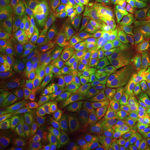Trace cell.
<instances>
[{"label": "cell", "mask_w": 150, "mask_h": 150, "mask_svg": "<svg viewBox=\"0 0 150 150\" xmlns=\"http://www.w3.org/2000/svg\"><path fill=\"white\" fill-rule=\"evenodd\" d=\"M37 47L1 66V93L35 103L38 97Z\"/></svg>", "instance_id": "cell-1"}, {"label": "cell", "mask_w": 150, "mask_h": 150, "mask_svg": "<svg viewBox=\"0 0 150 150\" xmlns=\"http://www.w3.org/2000/svg\"><path fill=\"white\" fill-rule=\"evenodd\" d=\"M39 37L41 28L30 13L10 21L0 22L1 66L37 47Z\"/></svg>", "instance_id": "cell-2"}, {"label": "cell", "mask_w": 150, "mask_h": 150, "mask_svg": "<svg viewBox=\"0 0 150 150\" xmlns=\"http://www.w3.org/2000/svg\"><path fill=\"white\" fill-rule=\"evenodd\" d=\"M144 44L129 41L121 43H102L101 48L112 73L120 80L133 81L144 54Z\"/></svg>", "instance_id": "cell-3"}, {"label": "cell", "mask_w": 150, "mask_h": 150, "mask_svg": "<svg viewBox=\"0 0 150 150\" xmlns=\"http://www.w3.org/2000/svg\"><path fill=\"white\" fill-rule=\"evenodd\" d=\"M42 43L54 48L68 49L78 43L76 24L67 0H62L58 8L41 27Z\"/></svg>", "instance_id": "cell-4"}, {"label": "cell", "mask_w": 150, "mask_h": 150, "mask_svg": "<svg viewBox=\"0 0 150 150\" xmlns=\"http://www.w3.org/2000/svg\"><path fill=\"white\" fill-rule=\"evenodd\" d=\"M68 50L44 43L38 45V97L43 98L59 88Z\"/></svg>", "instance_id": "cell-5"}, {"label": "cell", "mask_w": 150, "mask_h": 150, "mask_svg": "<svg viewBox=\"0 0 150 150\" xmlns=\"http://www.w3.org/2000/svg\"><path fill=\"white\" fill-rule=\"evenodd\" d=\"M114 12L122 18L132 41L150 42V15L143 0H118Z\"/></svg>", "instance_id": "cell-6"}, {"label": "cell", "mask_w": 150, "mask_h": 150, "mask_svg": "<svg viewBox=\"0 0 150 150\" xmlns=\"http://www.w3.org/2000/svg\"><path fill=\"white\" fill-rule=\"evenodd\" d=\"M141 100H134L125 95L122 98L109 127L114 138L121 139L137 134L149 123L143 112Z\"/></svg>", "instance_id": "cell-7"}, {"label": "cell", "mask_w": 150, "mask_h": 150, "mask_svg": "<svg viewBox=\"0 0 150 150\" xmlns=\"http://www.w3.org/2000/svg\"><path fill=\"white\" fill-rule=\"evenodd\" d=\"M28 119L40 150H72L69 134L60 130L46 115L33 111Z\"/></svg>", "instance_id": "cell-8"}, {"label": "cell", "mask_w": 150, "mask_h": 150, "mask_svg": "<svg viewBox=\"0 0 150 150\" xmlns=\"http://www.w3.org/2000/svg\"><path fill=\"white\" fill-rule=\"evenodd\" d=\"M117 98L114 88L108 80L104 83L100 100L91 114L88 125L100 134L106 135L117 109Z\"/></svg>", "instance_id": "cell-9"}, {"label": "cell", "mask_w": 150, "mask_h": 150, "mask_svg": "<svg viewBox=\"0 0 150 150\" xmlns=\"http://www.w3.org/2000/svg\"><path fill=\"white\" fill-rule=\"evenodd\" d=\"M47 117L60 130L69 134L84 128L88 123L83 108L75 101L74 97Z\"/></svg>", "instance_id": "cell-10"}, {"label": "cell", "mask_w": 150, "mask_h": 150, "mask_svg": "<svg viewBox=\"0 0 150 150\" xmlns=\"http://www.w3.org/2000/svg\"><path fill=\"white\" fill-rule=\"evenodd\" d=\"M74 2L81 15L101 34L113 13L116 3L106 0H74Z\"/></svg>", "instance_id": "cell-11"}, {"label": "cell", "mask_w": 150, "mask_h": 150, "mask_svg": "<svg viewBox=\"0 0 150 150\" xmlns=\"http://www.w3.org/2000/svg\"><path fill=\"white\" fill-rule=\"evenodd\" d=\"M92 79L90 67V53L83 48V54L74 77V88L73 97L81 107L84 105L88 98V91Z\"/></svg>", "instance_id": "cell-12"}, {"label": "cell", "mask_w": 150, "mask_h": 150, "mask_svg": "<svg viewBox=\"0 0 150 150\" xmlns=\"http://www.w3.org/2000/svg\"><path fill=\"white\" fill-rule=\"evenodd\" d=\"M69 136L72 150H76L79 148L100 150L106 145L109 144L112 140V137L98 133L88 124L74 133H71Z\"/></svg>", "instance_id": "cell-13"}, {"label": "cell", "mask_w": 150, "mask_h": 150, "mask_svg": "<svg viewBox=\"0 0 150 150\" xmlns=\"http://www.w3.org/2000/svg\"><path fill=\"white\" fill-rule=\"evenodd\" d=\"M28 118H1L0 119V142L1 147L13 149L22 136L30 129Z\"/></svg>", "instance_id": "cell-14"}, {"label": "cell", "mask_w": 150, "mask_h": 150, "mask_svg": "<svg viewBox=\"0 0 150 150\" xmlns=\"http://www.w3.org/2000/svg\"><path fill=\"white\" fill-rule=\"evenodd\" d=\"M34 103L24 100L8 93L0 94V117L1 118H28L33 112Z\"/></svg>", "instance_id": "cell-15"}, {"label": "cell", "mask_w": 150, "mask_h": 150, "mask_svg": "<svg viewBox=\"0 0 150 150\" xmlns=\"http://www.w3.org/2000/svg\"><path fill=\"white\" fill-rule=\"evenodd\" d=\"M69 4L76 24V34L79 40L84 43L88 48L102 45V37L100 33L90 25L81 15L75 4L74 0H67Z\"/></svg>", "instance_id": "cell-16"}, {"label": "cell", "mask_w": 150, "mask_h": 150, "mask_svg": "<svg viewBox=\"0 0 150 150\" xmlns=\"http://www.w3.org/2000/svg\"><path fill=\"white\" fill-rule=\"evenodd\" d=\"M150 82V42L145 47L144 54L132 81V85L125 96L134 100L142 99L145 88Z\"/></svg>", "instance_id": "cell-17"}, {"label": "cell", "mask_w": 150, "mask_h": 150, "mask_svg": "<svg viewBox=\"0 0 150 150\" xmlns=\"http://www.w3.org/2000/svg\"><path fill=\"white\" fill-rule=\"evenodd\" d=\"M83 48L79 43L73 44L69 48L59 87L74 92L75 74L83 54Z\"/></svg>", "instance_id": "cell-18"}, {"label": "cell", "mask_w": 150, "mask_h": 150, "mask_svg": "<svg viewBox=\"0 0 150 150\" xmlns=\"http://www.w3.org/2000/svg\"><path fill=\"white\" fill-rule=\"evenodd\" d=\"M72 98L73 91L59 87L49 94L42 98L37 105L34 106V109L47 116L63 106Z\"/></svg>", "instance_id": "cell-19"}, {"label": "cell", "mask_w": 150, "mask_h": 150, "mask_svg": "<svg viewBox=\"0 0 150 150\" xmlns=\"http://www.w3.org/2000/svg\"><path fill=\"white\" fill-rule=\"evenodd\" d=\"M116 150H148L150 149V123L137 134L118 139Z\"/></svg>", "instance_id": "cell-20"}, {"label": "cell", "mask_w": 150, "mask_h": 150, "mask_svg": "<svg viewBox=\"0 0 150 150\" xmlns=\"http://www.w3.org/2000/svg\"><path fill=\"white\" fill-rule=\"evenodd\" d=\"M30 0H0V22H7L27 14Z\"/></svg>", "instance_id": "cell-21"}, {"label": "cell", "mask_w": 150, "mask_h": 150, "mask_svg": "<svg viewBox=\"0 0 150 150\" xmlns=\"http://www.w3.org/2000/svg\"><path fill=\"white\" fill-rule=\"evenodd\" d=\"M61 1L62 0H33L30 9L31 14L40 28L58 8Z\"/></svg>", "instance_id": "cell-22"}, {"label": "cell", "mask_w": 150, "mask_h": 150, "mask_svg": "<svg viewBox=\"0 0 150 150\" xmlns=\"http://www.w3.org/2000/svg\"><path fill=\"white\" fill-rule=\"evenodd\" d=\"M104 83L102 80L97 79L92 75L91 83L88 91V98L87 102L83 106V109L87 116L91 115L94 111L97 104L98 103L100 98L102 96Z\"/></svg>", "instance_id": "cell-23"}, {"label": "cell", "mask_w": 150, "mask_h": 150, "mask_svg": "<svg viewBox=\"0 0 150 150\" xmlns=\"http://www.w3.org/2000/svg\"><path fill=\"white\" fill-rule=\"evenodd\" d=\"M90 49V67L92 75L97 79L102 80L103 83L107 82L106 70L103 59V50L100 46H96Z\"/></svg>", "instance_id": "cell-24"}, {"label": "cell", "mask_w": 150, "mask_h": 150, "mask_svg": "<svg viewBox=\"0 0 150 150\" xmlns=\"http://www.w3.org/2000/svg\"><path fill=\"white\" fill-rule=\"evenodd\" d=\"M13 150H40L31 127L22 136Z\"/></svg>", "instance_id": "cell-25"}, {"label": "cell", "mask_w": 150, "mask_h": 150, "mask_svg": "<svg viewBox=\"0 0 150 150\" xmlns=\"http://www.w3.org/2000/svg\"><path fill=\"white\" fill-rule=\"evenodd\" d=\"M141 104H142V109L144 113L145 117L149 121V123H150V82L144 91Z\"/></svg>", "instance_id": "cell-26"}, {"label": "cell", "mask_w": 150, "mask_h": 150, "mask_svg": "<svg viewBox=\"0 0 150 150\" xmlns=\"http://www.w3.org/2000/svg\"><path fill=\"white\" fill-rule=\"evenodd\" d=\"M100 150H115L113 148H112V146H110V144H108L106 145L105 147H103L102 149Z\"/></svg>", "instance_id": "cell-27"}, {"label": "cell", "mask_w": 150, "mask_h": 150, "mask_svg": "<svg viewBox=\"0 0 150 150\" xmlns=\"http://www.w3.org/2000/svg\"><path fill=\"white\" fill-rule=\"evenodd\" d=\"M146 5H147V8H148V10H149L150 15V0H146Z\"/></svg>", "instance_id": "cell-28"}, {"label": "cell", "mask_w": 150, "mask_h": 150, "mask_svg": "<svg viewBox=\"0 0 150 150\" xmlns=\"http://www.w3.org/2000/svg\"><path fill=\"white\" fill-rule=\"evenodd\" d=\"M76 150H98V149H89V148H79Z\"/></svg>", "instance_id": "cell-29"}, {"label": "cell", "mask_w": 150, "mask_h": 150, "mask_svg": "<svg viewBox=\"0 0 150 150\" xmlns=\"http://www.w3.org/2000/svg\"><path fill=\"white\" fill-rule=\"evenodd\" d=\"M106 1H108V2H110V3H112V2H111L110 0H106Z\"/></svg>", "instance_id": "cell-30"}, {"label": "cell", "mask_w": 150, "mask_h": 150, "mask_svg": "<svg viewBox=\"0 0 150 150\" xmlns=\"http://www.w3.org/2000/svg\"><path fill=\"white\" fill-rule=\"evenodd\" d=\"M148 150H150V149H148Z\"/></svg>", "instance_id": "cell-31"}]
</instances>
